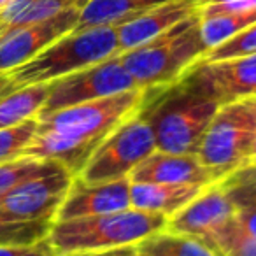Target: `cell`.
Segmentation results:
<instances>
[{"label":"cell","mask_w":256,"mask_h":256,"mask_svg":"<svg viewBox=\"0 0 256 256\" xmlns=\"http://www.w3.org/2000/svg\"><path fill=\"white\" fill-rule=\"evenodd\" d=\"M148 90L137 88L82 102L39 118L37 134L23 156L51 160L79 176L93 151L118 124L142 109Z\"/></svg>","instance_id":"cell-1"},{"label":"cell","mask_w":256,"mask_h":256,"mask_svg":"<svg viewBox=\"0 0 256 256\" xmlns=\"http://www.w3.org/2000/svg\"><path fill=\"white\" fill-rule=\"evenodd\" d=\"M220 104L184 88L179 82L162 90H148L140 112L153 130L156 151L196 154L204 134Z\"/></svg>","instance_id":"cell-2"},{"label":"cell","mask_w":256,"mask_h":256,"mask_svg":"<svg viewBox=\"0 0 256 256\" xmlns=\"http://www.w3.org/2000/svg\"><path fill=\"white\" fill-rule=\"evenodd\" d=\"M207 51L200 12H195L154 39L120 53V60L139 88L162 90L178 82Z\"/></svg>","instance_id":"cell-3"},{"label":"cell","mask_w":256,"mask_h":256,"mask_svg":"<svg viewBox=\"0 0 256 256\" xmlns=\"http://www.w3.org/2000/svg\"><path fill=\"white\" fill-rule=\"evenodd\" d=\"M167 220L162 214L128 207L102 216L53 221L48 238L58 256L98 251L137 244L154 232L164 230Z\"/></svg>","instance_id":"cell-4"},{"label":"cell","mask_w":256,"mask_h":256,"mask_svg":"<svg viewBox=\"0 0 256 256\" xmlns=\"http://www.w3.org/2000/svg\"><path fill=\"white\" fill-rule=\"evenodd\" d=\"M116 54H120L116 26L74 28L50 44L36 58L9 72V78L16 88L51 82Z\"/></svg>","instance_id":"cell-5"},{"label":"cell","mask_w":256,"mask_h":256,"mask_svg":"<svg viewBox=\"0 0 256 256\" xmlns=\"http://www.w3.org/2000/svg\"><path fill=\"white\" fill-rule=\"evenodd\" d=\"M156 151L153 130L144 118L136 112L100 142L78 178L86 182H102L128 178L130 172Z\"/></svg>","instance_id":"cell-6"},{"label":"cell","mask_w":256,"mask_h":256,"mask_svg":"<svg viewBox=\"0 0 256 256\" xmlns=\"http://www.w3.org/2000/svg\"><path fill=\"white\" fill-rule=\"evenodd\" d=\"M254 132L256 118L244 100L224 104L207 126L196 150V158L204 167L223 179L246 164Z\"/></svg>","instance_id":"cell-7"},{"label":"cell","mask_w":256,"mask_h":256,"mask_svg":"<svg viewBox=\"0 0 256 256\" xmlns=\"http://www.w3.org/2000/svg\"><path fill=\"white\" fill-rule=\"evenodd\" d=\"M137 88L139 86L136 79L128 74V70L121 64L120 54H116L95 65H90L82 70L51 81L46 104L37 118L48 116L65 107L106 98Z\"/></svg>","instance_id":"cell-8"},{"label":"cell","mask_w":256,"mask_h":256,"mask_svg":"<svg viewBox=\"0 0 256 256\" xmlns=\"http://www.w3.org/2000/svg\"><path fill=\"white\" fill-rule=\"evenodd\" d=\"M178 82L220 106L256 98V53L226 60H198Z\"/></svg>","instance_id":"cell-9"},{"label":"cell","mask_w":256,"mask_h":256,"mask_svg":"<svg viewBox=\"0 0 256 256\" xmlns=\"http://www.w3.org/2000/svg\"><path fill=\"white\" fill-rule=\"evenodd\" d=\"M76 176L65 167L26 179L0 198V218L8 221H54Z\"/></svg>","instance_id":"cell-10"},{"label":"cell","mask_w":256,"mask_h":256,"mask_svg":"<svg viewBox=\"0 0 256 256\" xmlns=\"http://www.w3.org/2000/svg\"><path fill=\"white\" fill-rule=\"evenodd\" d=\"M79 12L81 8H72L46 22L14 28L0 36V74H9L25 65L56 39L74 30Z\"/></svg>","instance_id":"cell-11"},{"label":"cell","mask_w":256,"mask_h":256,"mask_svg":"<svg viewBox=\"0 0 256 256\" xmlns=\"http://www.w3.org/2000/svg\"><path fill=\"white\" fill-rule=\"evenodd\" d=\"M130 178L112 179L102 182H86L76 176L67 196L62 202L54 221L76 218L102 216L132 207Z\"/></svg>","instance_id":"cell-12"},{"label":"cell","mask_w":256,"mask_h":256,"mask_svg":"<svg viewBox=\"0 0 256 256\" xmlns=\"http://www.w3.org/2000/svg\"><path fill=\"white\" fill-rule=\"evenodd\" d=\"M235 210L237 207L234 202L218 186V182H214L206 186L188 206L168 218L165 228L176 234L193 235L207 240L235 216Z\"/></svg>","instance_id":"cell-13"},{"label":"cell","mask_w":256,"mask_h":256,"mask_svg":"<svg viewBox=\"0 0 256 256\" xmlns=\"http://www.w3.org/2000/svg\"><path fill=\"white\" fill-rule=\"evenodd\" d=\"M132 182H160L176 186H210L220 181L214 174L200 164L196 154H172L154 151L130 172Z\"/></svg>","instance_id":"cell-14"},{"label":"cell","mask_w":256,"mask_h":256,"mask_svg":"<svg viewBox=\"0 0 256 256\" xmlns=\"http://www.w3.org/2000/svg\"><path fill=\"white\" fill-rule=\"evenodd\" d=\"M202 4L204 0H165L162 4L144 11L142 14L118 25L116 32L120 53L134 50L154 39L165 30L178 25L179 22L190 18L195 12H200Z\"/></svg>","instance_id":"cell-15"},{"label":"cell","mask_w":256,"mask_h":256,"mask_svg":"<svg viewBox=\"0 0 256 256\" xmlns=\"http://www.w3.org/2000/svg\"><path fill=\"white\" fill-rule=\"evenodd\" d=\"M132 182V181H130ZM206 186H176L160 182H132L130 198L132 207L146 212L162 214L165 218L174 216L178 210L188 206Z\"/></svg>","instance_id":"cell-16"},{"label":"cell","mask_w":256,"mask_h":256,"mask_svg":"<svg viewBox=\"0 0 256 256\" xmlns=\"http://www.w3.org/2000/svg\"><path fill=\"white\" fill-rule=\"evenodd\" d=\"M86 2L88 0H11L0 9V36L46 22L72 8H82Z\"/></svg>","instance_id":"cell-17"},{"label":"cell","mask_w":256,"mask_h":256,"mask_svg":"<svg viewBox=\"0 0 256 256\" xmlns=\"http://www.w3.org/2000/svg\"><path fill=\"white\" fill-rule=\"evenodd\" d=\"M162 2L154 0H88L81 8L76 28L92 26H118L142 14Z\"/></svg>","instance_id":"cell-18"},{"label":"cell","mask_w":256,"mask_h":256,"mask_svg":"<svg viewBox=\"0 0 256 256\" xmlns=\"http://www.w3.org/2000/svg\"><path fill=\"white\" fill-rule=\"evenodd\" d=\"M142 256H221L206 238L176 234L167 228L137 242Z\"/></svg>","instance_id":"cell-19"},{"label":"cell","mask_w":256,"mask_h":256,"mask_svg":"<svg viewBox=\"0 0 256 256\" xmlns=\"http://www.w3.org/2000/svg\"><path fill=\"white\" fill-rule=\"evenodd\" d=\"M50 82H37L16 88L0 96V130L37 118L46 104Z\"/></svg>","instance_id":"cell-20"},{"label":"cell","mask_w":256,"mask_h":256,"mask_svg":"<svg viewBox=\"0 0 256 256\" xmlns=\"http://www.w3.org/2000/svg\"><path fill=\"white\" fill-rule=\"evenodd\" d=\"M252 23H256V9L228 12V14H216L209 16V18L200 16V32H202V39L206 42L207 50H212L226 39L234 37L235 34L251 26Z\"/></svg>","instance_id":"cell-21"},{"label":"cell","mask_w":256,"mask_h":256,"mask_svg":"<svg viewBox=\"0 0 256 256\" xmlns=\"http://www.w3.org/2000/svg\"><path fill=\"white\" fill-rule=\"evenodd\" d=\"M58 167H64V165L51 160H39V158L30 156H22L18 160L8 162V164H0V198L26 179L48 174Z\"/></svg>","instance_id":"cell-22"},{"label":"cell","mask_w":256,"mask_h":256,"mask_svg":"<svg viewBox=\"0 0 256 256\" xmlns=\"http://www.w3.org/2000/svg\"><path fill=\"white\" fill-rule=\"evenodd\" d=\"M237 209L256 206V165L244 164L218 181Z\"/></svg>","instance_id":"cell-23"},{"label":"cell","mask_w":256,"mask_h":256,"mask_svg":"<svg viewBox=\"0 0 256 256\" xmlns=\"http://www.w3.org/2000/svg\"><path fill=\"white\" fill-rule=\"evenodd\" d=\"M207 240L221 256H256V238L235 221V216Z\"/></svg>","instance_id":"cell-24"},{"label":"cell","mask_w":256,"mask_h":256,"mask_svg":"<svg viewBox=\"0 0 256 256\" xmlns=\"http://www.w3.org/2000/svg\"><path fill=\"white\" fill-rule=\"evenodd\" d=\"M39 118H32L20 124L0 130V164L18 160L30 146L37 134Z\"/></svg>","instance_id":"cell-25"},{"label":"cell","mask_w":256,"mask_h":256,"mask_svg":"<svg viewBox=\"0 0 256 256\" xmlns=\"http://www.w3.org/2000/svg\"><path fill=\"white\" fill-rule=\"evenodd\" d=\"M51 220L8 221L0 218V244H34L50 235Z\"/></svg>","instance_id":"cell-26"},{"label":"cell","mask_w":256,"mask_h":256,"mask_svg":"<svg viewBox=\"0 0 256 256\" xmlns=\"http://www.w3.org/2000/svg\"><path fill=\"white\" fill-rule=\"evenodd\" d=\"M256 53V23L244 28L242 32L235 34L234 37L221 42L220 46L209 50L200 60L214 62V60H226V58L246 56V54Z\"/></svg>","instance_id":"cell-27"},{"label":"cell","mask_w":256,"mask_h":256,"mask_svg":"<svg viewBox=\"0 0 256 256\" xmlns=\"http://www.w3.org/2000/svg\"><path fill=\"white\" fill-rule=\"evenodd\" d=\"M251 9H256V0H204L200 16L209 18V16L251 11Z\"/></svg>","instance_id":"cell-28"},{"label":"cell","mask_w":256,"mask_h":256,"mask_svg":"<svg viewBox=\"0 0 256 256\" xmlns=\"http://www.w3.org/2000/svg\"><path fill=\"white\" fill-rule=\"evenodd\" d=\"M0 256H58L50 238L34 244H0Z\"/></svg>","instance_id":"cell-29"},{"label":"cell","mask_w":256,"mask_h":256,"mask_svg":"<svg viewBox=\"0 0 256 256\" xmlns=\"http://www.w3.org/2000/svg\"><path fill=\"white\" fill-rule=\"evenodd\" d=\"M65 256H142V252L139 251L137 244H128V246H120V248L98 249V251L72 252V254H65Z\"/></svg>","instance_id":"cell-30"},{"label":"cell","mask_w":256,"mask_h":256,"mask_svg":"<svg viewBox=\"0 0 256 256\" xmlns=\"http://www.w3.org/2000/svg\"><path fill=\"white\" fill-rule=\"evenodd\" d=\"M235 221H237L251 237L256 238V206L237 209L235 210Z\"/></svg>","instance_id":"cell-31"},{"label":"cell","mask_w":256,"mask_h":256,"mask_svg":"<svg viewBox=\"0 0 256 256\" xmlns=\"http://www.w3.org/2000/svg\"><path fill=\"white\" fill-rule=\"evenodd\" d=\"M12 90H16V86L12 84L9 74H0V96L8 95V93L12 92Z\"/></svg>","instance_id":"cell-32"},{"label":"cell","mask_w":256,"mask_h":256,"mask_svg":"<svg viewBox=\"0 0 256 256\" xmlns=\"http://www.w3.org/2000/svg\"><path fill=\"white\" fill-rule=\"evenodd\" d=\"M246 164L256 165V132H254V136H252V139H251V144H249L248 160H246Z\"/></svg>","instance_id":"cell-33"},{"label":"cell","mask_w":256,"mask_h":256,"mask_svg":"<svg viewBox=\"0 0 256 256\" xmlns=\"http://www.w3.org/2000/svg\"><path fill=\"white\" fill-rule=\"evenodd\" d=\"M246 104H248V107L251 109V112L254 114V118H256V98H248V100H244Z\"/></svg>","instance_id":"cell-34"},{"label":"cell","mask_w":256,"mask_h":256,"mask_svg":"<svg viewBox=\"0 0 256 256\" xmlns=\"http://www.w3.org/2000/svg\"><path fill=\"white\" fill-rule=\"evenodd\" d=\"M9 2H11V0H0V9H4L6 6L9 4Z\"/></svg>","instance_id":"cell-35"},{"label":"cell","mask_w":256,"mask_h":256,"mask_svg":"<svg viewBox=\"0 0 256 256\" xmlns=\"http://www.w3.org/2000/svg\"><path fill=\"white\" fill-rule=\"evenodd\" d=\"M154 2H165V0H154Z\"/></svg>","instance_id":"cell-36"}]
</instances>
